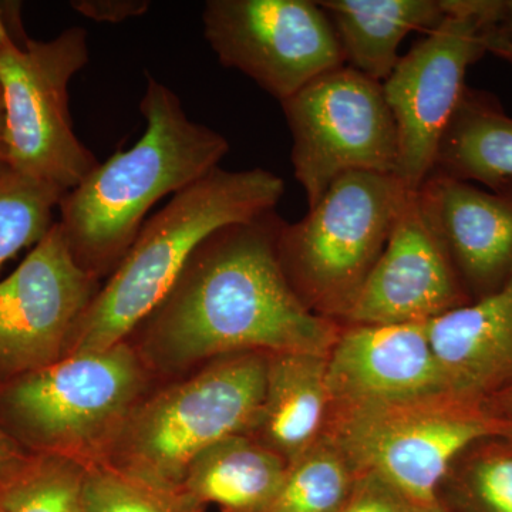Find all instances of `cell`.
<instances>
[{
    "instance_id": "6da1fadb",
    "label": "cell",
    "mask_w": 512,
    "mask_h": 512,
    "mask_svg": "<svg viewBox=\"0 0 512 512\" xmlns=\"http://www.w3.org/2000/svg\"><path fill=\"white\" fill-rule=\"evenodd\" d=\"M282 222L271 211L218 229L195 249L134 330L151 372H185L238 353L329 355L340 326L311 311L289 284L278 255Z\"/></svg>"
},
{
    "instance_id": "7a4b0ae2",
    "label": "cell",
    "mask_w": 512,
    "mask_h": 512,
    "mask_svg": "<svg viewBox=\"0 0 512 512\" xmlns=\"http://www.w3.org/2000/svg\"><path fill=\"white\" fill-rule=\"evenodd\" d=\"M140 110V140L97 165L59 205L74 259L99 281L120 264L151 208L210 174L229 151L227 138L192 121L180 97L150 74Z\"/></svg>"
},
{
    "instance_id": "3957f363",
    "label": "cell",
    "mask_w": 512,
    "mask_h": 512,
    "mask_svg": "<svg viewBox=\"0 0 512 512\" xmlns=\"http://www.w3.org/2000/svg\"><path fill=\"white\" fill-rule=\"evenodd\" d=\"M285 194L279 175L215 168L171 197L141 228L109 281L74 326L66 355L103 352L126 342L164 301L195 249L218 229L275 211Z\"/></svg>"
},
{
    "instance_id": "277c9868",
    "label": "cell",
    "mask_w": 512,
    "mask_h": 512,
    "mask_svg": "<svg viewBox=\"0 0 512 512\" xmlns=\"http://www.w3.org/2000/svg\"><path fill=\"white\" fill-rule=\"evenodd\" d=\"M150 373L130 340L64 356L0 383V427L29 453L97 463L146 397Z\"/></svg>"
},
{
    "instance_id": "5b68a950",
    "label": "cell",
    "mask_w": 512,
    "mask_h": 512,
    "mask_svg": "<svg viewBox=\"0 0 512 512\" xmlns=\"http://www.w3.org/2000/svg\"><path fill=\"white\" fill-rule=\"evenodd\" d=\"M268 355L211 360L183 380L144 397L97 463L181 490L198 454L235 434H251L265 399Z\"/></svg>"
},
{
    "instance_id": "8992f818",
    "label": "cell",
    "mask_w": 512,
    "mask_h": 512,
    "mask_svg": "<svg viewBox=\"0 0 512 512\" xmlns=\"http://www.w3.org/2000/svg\"><path fill=\"white\" fill-rule=\"evenodd\" d=\"M409 191L394 174L342 175L302 220L282 222L278 255L311 311L345 319Z\"/></svg>"
},
{
    "instance_id": "52a82bcc",
    "label": "cell",
    "mask_w": 512,
    "mask_h": 512,
    "mask_svg": "<svg viewBox=\"0 0 512 512\" xmlns=\"http://www.w3.org/2000/svg\"><path fill=\"white\" fill-rule=\"evenodd\" d=\"M497 416L454 394L417 402L330 410L322 437L355 474H375L414 505L436 504L460 454L495 439Z\"/></svg>"
},
{
    "instance_id": "ba28073f",
    "label": "cell",
    "mask_w": 512,
    "mask_h": 512,
    "mask_svg": "<svg viewBox=\"0 0 512 512\" xmlns=\"http://www.w3.org/2000/svg\"><path fill=\"white\" fill-rule=\"evenodd\" d=\"M87 32L79 26L52 40L12 37L0 49L5 109V163L67 194L99 165L74 134L70 82L89 63Z\"/></svg>"
},
{
    "instance_id": "9c48e42d",
    "label": "cell",
    "mask_w": 512,
    "mask_h": 512,
    "mask_svg": "<svg viewBox=\"0 0 512 512\" xmlns=\"http://www.w3.org/2000/svg\"><path fill=\"white\" fill-rule=\"evenodd\" d=\"M281 106L291 130L293 174L309 208L342 175L396 173V124L383 83L343 64Z\"/></svg>"
},
{
    "instance_id": "30bf717a",
    "label": "cell",
    "mask_w": 512,
    "mask_h": 512,
    "mask_svg": "<svg viewBox=\"0 0 512 512\" xmlns=\"http://www.w3.org/2000/svg\"><path fill=\"white\" fill-rule=\"evenodd\" d=\"M446 16L383 82L397 131L396 175L417 191L433 173L441 137L464 90L468 67L487 53L483 23L470 0H443Z\"/></svg>"
},
{
    "instance_id": "8fae6325",
    "label": "cell",
    "mask_w": 512,
    "mask_h": 512,
    "mask_svg": "<svg viewBox=\"0 0 512 512\" xmlns=\"http://www.w3.org/2000/svg\"><path fill=\"white\" fill-rule=\"evenodd\" d=\"M202 25L222 66L281 103L345 64L329 16L312 0H208Z\"/></svg>"
},
{
    "instance_id": "7c38bea8",
    "label": "cell",
    "mask_w": 512,
    "mask_h": 512,
    "mask_svg": "<svg viewBox=\"0 0 512 512\" xmlns=\"http://www.w3.org/2000/svg\"><path fill=\"white\" fill-rule=\"evenodd\" d=\"M100 291L77 264L55 222L19 268L0 282V383L56 363Z\"/></svg>"
},
{
    "instance_id": "4fadbf2b",
    "label": "cell",
    "mask_w": 512,
    "mask_h": 512,
    "mask_svg": "<svg viewBox=\"0 0 512 512\" xmlns=\"http://www.w3.org/2000/svg\"><path fill=\"white\" fill-rule=\"evenodd\" d=\"M471 302L447 249L409 191L355 302L350 325L424 323Z\"/></svg>"
},
{
    "instance_id": "5bb4252c",
    "label": "cell",
    "mask_w": 512,
    "mask_h": 512,
    "mask_svg": "<svg viewBox=\"0 0 512 512\" xmlns=\"http://www.w3.org/2000/svg\"><path fill=\"white\" fill-rule=\"evenodd\" d=\"M330 410L366 409L453 394L426 322L350 325L328 355Z\"/></svg>"
},
{
    "instance_id": "9a60e30c",
    "label": "cell",
    "mask_w": 512,
    "mask_h": 512,
    "mask_svg": "<svg viewBox=\"0 0 512 512\" xmlns=\"http://www.w3.org/2000/svg\"><path fill=\"white\" fill-rule=\"evenodd\" d=\"M416 195L471 301L498 291L512 275V190L430 174Z\"/></svg>"
},
{
    "instance_id": "2e32d148",
    "label": "cell",
    "mask_w": 512,
    "mask_h": 512,
    "mask_svg": "<svg viewBox=\"0 0 512 512\" xmlns=\"http://www.w3.org/2000/svg\"><path fill=\"white\" fill-rule=\"evenodd\" d=\"M426 329L450 392L484 403L512 382V275L498 291L429 320Z\"/></svg>"
},
{
    "instance_id": "e0dca14e",
    "label": "cell",
    "mask_w": 512,
    "mask_h": 512,
    "mask_svg": "<svg viewBox=\"0 0 512 512\" xmlns=\"http://www.w3.org/2000/svg\"><path fill=\"white\" fill-rule=\"evenodd\" d=\"M329 412L328 356L271 353L264 403L249 436L291 466L318 443Z\"/></svg>"
},
{
    "instance_id": "ac0fdd59",
    "label": "cell",
    "mask_w": 512,
    "mask_h": 512,
    "mask_svg": "<svg viewBox=\"0 0 512 512\" xmlns=\"http://www.w3.org/2000/svg\"><path fill=\"white\" fill-rule=\"evenodd\" d=\"M338 36L346 66L383 83L412 32L433 30L446 16L443 0H319Z\"/></svg>"
},
{
    "instance_id": "d6986e66",
    "label": "cell",
    "mask_w": 512,
    "mask_h": 512,
    "mask_svg": "<svg viewBox=\"0 0 512 512\" xmlns=\"http://www.w3.org/2000/svg\"><path fill=\"white\" fill-rule=\"evenodd\" d=\"M431 174L495 192L512 190V117L500 101L466 87L441 137Z\"/></svg>"
},
{
    "instance_id": "ffe728a7",
    "label": "cell",
    "mask_w": 512,
    "mask_h": 512,
    "mask_svg": "<svg viewBox=\"0 0 512 512\" xmlns=\"http://www.w3.org/2000/svg\"><path fill=\"white\" fill-rule=\"evenodd\" d=\"M288 464L249 434L212 444L192 460L181 490L227 512H262L274 500Z\"/></svg>"
},
{
    "instance_id": "44dd1931",
    "label": "cell",
    "mask_w": 512,
    "mask_h": 512,
    "mask_svg": "<svg viewBox=\"0 0 512 512\" xmlns=\"http://www.w3.org/2000/svg\"><path fill=\"white\" fill-rule=\"evenodd\" d=\"M355 478L338 448L320 437L308 453L288 466L278 493L262 512H339Z\"/></svg>"
},
{
    "instance_id": "7402d4cb",
    "label": "cell",
    "mask_w": 512,
    "mask_h": 512,
    "mask_svg": "<svg viewBox=\"0 0 512 512\" xmlns=\"http://www.w3.org/2000/svg\"><path fill=\"white\" fill-rule=\"evenodd\" d=\"M84 474L80 461L32 454L0 483V512H82Z\"/></svg>"
},
{
    "instance_id": "603a6c76",
    "label": "cell",
    "mask_w": 512,
    "mask_h": 512,
    "mask_svg": "<svg viewBox=\"0 0 512 512\" xmlns=\"http://www.w3.org/2000/svg\"><path fill=\"white\" fill-rule=\"evenodd\" d=\"M64 192L0 163V269L46 237Z\"/></svg>"
},
{
    "instance_id": "cb8c5ba5",
    "label": "cell",
    "mask_w": 512,
    "mask_h": 512,
    "mask_svg": "<svg viewBox=\"0 0 512 512\" xmlns=\"http://www.w3.org/2000/svg\"><path fill=\"white\" fill-rule=\"evenodd\" d=\"M82 512H205L183 490L148 483L106 463L86 464Z\"/></svg>"
},
{
    "instance_id": "d4e9b609",
    "label": "cell",
    "mask_w": 512,
    "mask_h": 512,
    "mask_svg": "<svg viewBox=\"0 0 512 512\" xmlns=\"http://www.w3.org/2000/svg\"><path fill=\"white\" fill-rule=\"evenodd\" d=\"M461 491L476 512H512V446L490 444L468 458Z\"/></svg>"
},
{
    "instance_id": "484cf974",
    "label": "cell",
    "mask_w": 512,
    "mask_h": 512,
    "mask_svg": "<svg viewBox=\"0 0 512 512\" xmlns=\"http://www.w3.org/2000/svg\"><path fill=\"white\" fill-rule=\"evenodd\" d=\"M416 505L375 474H356L348 500L339 512H414Z\"/></svg>"
},
{
    "instance_id": "4316f807",
    "label": "cell",
    "mask_w": 512,
    "mask_h": 512,
    "mask_svg": "<svg viewBox=\"0 0 512 512\" xmlns=\"http://www.w3.org/2000/svg\"><path fill=\"white\" fill-rule=\"evenodd\" d=\"M70 5L94 22L120 23L144 15L151 3L148 0H76Z\"/></svg>"
},
{
    "instance_id": "83f0119b",
    "label": "cell",
    "mask_w": 512,
    "mask_h": 512,
    "mask_svg": "<svg viewBox=\"0 0 512 512\" xmlns=\"http://www.w3.org/2000/svg\"><path fill=\"white\" fill-rule=\"evenodd\" d=\"M481 23L485 40L512 43V0H471Z\"/></svg>"
},
{
    "instance_id": "f1b7e54d",
    "label": "cell",
    "mask_w": 512,
    "mask_h": 512,
    "mask_svg": "<svg viewBox=\"0 0 512 512\" xmlns=\"http://www.w3.org/2000/svg\"><path fill=\"white\" fill-rule=\"evenodd\" d=\"M32 453L25 450L18 441L0 427V483L15 476L28 463Z\"/></svg>"
},
{
    "instance_id": "f546056e",
    "label": "cell",
    "mask_w": 512,
    "mask_h": 512,
    "mask_svg": "<svg viewBox=\"0 0 512 512\" xmlns=\"http://www.w3.org/2000/svg\"><path fill=\"white\" fill-rule=\"evenodd\" d=\"M484 404L494 416L512 419V382L488 397Z\"/></svg>"
},
{
    "instance_id": "4dcf8cb0",
    "label": "cell",
    "mask_w": 512,
    "mask_h": 512,
    "mask_svg": "<svg viewBox=\"0 0 512 512\" xmlns=\"http://www.w3.org/2000/svg\"><path fill=\"white\" fill-rule=\"evenodd\" d=\"M487 46V53L500 57V59L507 60L512 64V43L495 42V40H485Z\"/></svg>"
},
{
    "instance_id": "1f68e13d",
    "label": "cell",
    "mask_w": 512,
    "mask_h": 512,
    "mask_svg": "<svg viewBox=\"0 0 512 512\" xmlns=\"http://www.w3.org/2000/svg\"><path fill=\"white\" fill-rule=\"evenodd\" d=\"M495 439H503L512 446V419H508V417L497 416Z\"/></svg>"
},
{
    "instance_id": "d6a6232c",
    "label": "cell",
    "mask_w": 512,
    "mask_h": 512,
    "mask_svg": "<svg viewBox=\"0 0 512 512\" xmlns=\"http://www.w3.org/2000/svg\"><path fill=\"white\" fill-rule=\"evenodd\" d=\"M5 109H3L2 94H0V163H5Z\"/></svg>"
},
{
    "instance_id": "836d02e7",
    "label": "cell",
    "mask_w": 512,
    "mask_h": 512,
    "mask_svg": "<svg viewBox=\"0 0 512 512\" xmlns=\"http://www.w3.org/2000/svg\"><path fill=\"white\" fill-rule=\"evenodd\" d=\"M414 512H448L443 505L440 504V501H437L436 504L424 505V507H419L416 505L414 508Z\"/></svg>"
},
{
    "instance_id": "e575fe53",
    "label": "cell",
    "mask_w": 512,
    "mask_h": 512,
    "mask_svg": "<svg viewBox=\"0 0 512 512\" xmlns=\"http://www.w3.org/2000/svg\"><path fill=\"white\" fill-rule=\"evenodd\" d=\"M10 39L8 28H6L5 20H3L2 13H0V49L5 46V43Z\"/></svg>"
}]
</instances>
